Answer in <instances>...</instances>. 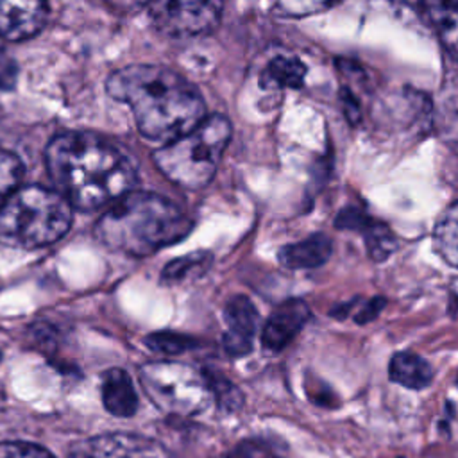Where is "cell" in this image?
Returning a JSON list of instances; mask_svg holds the SVG:
<instances>
[{"instance_id": "1", "label": "cell", "mask_w": 458, "mask_h": 458, "mask_svg": "<svg viewBox=\"0 0 458 458\" xmlns=\"http://www.w3.org/2000/svg\"><path fill=\"white\" fill-rule=\"evenodd\" d=\"M45 161L54 190L81 211L114 204L138 182L131 157L88 131L55 134L47 145Z\"/></svg>"}, {"instance_id": "2", "label": "cell", "mask_w": 458, "mask_h": 458, "mask_svg": "<svg viewBox=\"0 0 458 458\" xmlns=\"http://www.w3.org/2000/svg\"><path fill=\"white\" fill-rule=\"evenodd\" d=\"M106 91L132 111L143 138L170 143L195 129L208 114L200 91L161 64H127L106 81Z\"/></svg>"}, {"instance_id": "3", "label": "cell", "mask_w": 458, "mask_h": 458, "mask_svg": "<svg viewBox=\"0 0 458 458\" xmlns=\"http://www.w3.org/2000/svg\"><path fill=\"white\" fill-rule=\"evenodd\" d=\"M190 231L191 220L175 202L136 190L111 204L95 224V238L102 245L134 258L154 254Z\"/></svg>"}, {"instance_id": "4", "label": "cell", "mask_w": 458, "mask_h": 458, "mask_svg": "<svg viewBox=\"0 0 458 458\" xmlns=\"http://www.w3.org/2000/svg\"><path fill=\"white\" fill-rule=\"evenodd\" d=\"M72 218L73 208L59 191L20 186L0 208V243L14 249L50 245L68 233Z\"/></svg>"}, {"instance_id": "5", "label": "cell", "mask_w": 458, "mask_h": 458, "mask_svg": "<svg viewBox=\"0 0 458 458\" xmlns=\"http://www.w3.org/2000/svg\"><path fill=\"white\" fill-rule=\"evenodd\" d=\"M231 132L224 114L206 116L184 136L154 150V163L168 181L188 190L204 188L218 170Z\"/></svg>"}, {"instance_id": "6", "label": "cell", "mask_w": 458, "mask_h": 458, "mask_svg": "<svg viewBox=\"0 0 458 458\" xmlns=\"http://www.w3.org/2000/svg\"><path fill=\"white\" fill-rule=\"evenodd\" d=\"M140 383L161 411L175 417L199 415L215 401L206 374L179 361L141 365Z\"/></svg>"}, {"instance_id": "7", "label": "cell", "mask_w": 458, "mask_h": 458, "mask_svg": "<svg viewBox=\"0 0 458 458\" xmlns=\"http://www.w3.org/2000/svg\"><path fill=\"white\" fill-rule=\"evenodd\" d=\"M150 23L168 38H191L213 30L222 16L218 2L163 0L147 5Z\"/></svg>"}, {"instance_id": "8", "label": "cell", "mask_w": 458, "mask_h": 458, "mask_svg": "<svg viewBox=\"0 0 458 458\" xmlns=\"http://www.w3.org/2000/svg\"><path fill=\"white\" fill-rule=\"evenodd\" d=\"M68 458H170V454L150 438L111 433L79 442Z\"/></svg>"}, {"instance_id": "9", "label": "cell", "mask_w": 458, "mask_h": 458, "mask_svg": "<svg viewBox=\"0 0 458 458\" xmlns=\"http://www.w3.org/2000/svg\"><path fill=\"white\" fill-rule=\"evenodd\" d=\"M225 333L222 344L227 354L245 356L252 351V342L258 331V310L245 295H234L224 308Z\"/></svg>"}, {"instance_id": "10", "label": "cell", "mask_w": 458, "mask_h": 458, "mask_svg": "<svg viewBox=\"0 0 458 458\" xmlns=\"http://www.w3.org/2000/svg\"><path fill=\"white\" fill-rule=\"evenodd\" d=\"M48 20V5L39 0H0V38L23 41L36 36Z\"/></svg>"}, {"instance_id": "11", "label": "cell", "mask_w": 458, "mask_h": 458, "mask_svg": "<svg viewBox=\"0 0 458 458\" xmlns=\"http://www.w3.org/2000/svg\"><path fill=\"white\" fill-rule=\"evenodd\" d=\"M310 318V308L301 299H290L279 304L261 331V344L265 349L277 352L283 351L304 327Z\"/></svg>"}, {"instance_id": "12", "label": "cell", "mask_w": 458, "mask_h": 458, "mask_svg": "<svg viewBox=\"0 0 458 458\" xmlns=\"http://www.w3.org/2000/svg\"><path fill=\"white\" fill-rule=\"evenodd\" d=\"M336 227L347 229V231H360L365 240V247L369 256L374 261H383L386 259L397 247L395 236L390 231L388 225L369 218L356 208H347L342 209L335 220Z\"/></svg>"}, {"instance_id": "13", "label": "cell", "mask_w": 458, "mask_h": 458, "mask_svg": "<svg viewBox=\"0 0 458 458\" xmlns=\"http://www.w3.org/2000/svg\"><path fill=\"white\" fill-rule=\"evenodd\" d=\"M333 252L331 240L322 234H311L301 242L288 243L279 249L277 259L283 267L292 270H306V268H317L324 265Z\"/></svg>"}, {"instance_id": "14", "label": "cell", "mask_w": 458, "mask_h": 458, "mask_svg": "<svg viewBox=\"0 0 458 458\" xmlns=\"http://www.w3.org/2000/svg\"><path fill=\"white\" fill-rule=\"evenodd\" d=\"M102 403L114 417H131L138 410V395L123 369H111L102 377Z\"/></svg>"}, {"instance_id": "15", "label": "cell", "mask_w": 458, "mask_h": 458, "mask_svg": "<svg viewBox=\"0 0 458 458\" xmlns=\"http://www.w3.org/2000/svg\"><path fill=\"white\" fill-rule=\"evenodd\" d=\"M388 376L394 383L404 388L422 390L431 383L433 369L422 356L410 351H401L390 358Z\"/></svg>"}, {"instance_id": "16", "label": "cell", "mask_w": 458, "mask_h": 458, "mask_svg": "<svg viewBox=\"0 0 458 458\" xmlns=\"http://www.w3.org/2000/svg\"><path fill=\"white\" fill-rule=\"evenodd\" d=\"M422 7L447 52L458 59V2H429Z\"/></svg>"}, {"instance_id": "17", "label": "cell", "mask_w": 458, "mask_h": 458, "mask_svg": "<svg viewBox=\"0 0 458 458\" xmlns=\"http://www.w3.org/2000/svg\"><path fill=\"white\" fill-rule=\"evenodd\" d=\"M306 79V64L293 55H277L261 73V88H301Z\"/></svg>"}, {"instance_id": "18", "label": "cell", "mask_w": 458, "mask_h": 458, "mask_svg": "<svg viewBox=\"0 0 458 458\" xmlns=\"http://www.w3.org/2000/svg\"><path fill=\"white\" fill-rule=\"evenodd\" d=\"M433 243L438 256L458 268V202L451 204L438 218L433 233Z\"/></svg>"}, {"instance_id": "19", "label": "cell", "mask_w": 458, "mask_h": 458, "mask_svg": "<svg viewBox=\"0 0 458 458\" xmlns=\"http://www.w3.org/2000/svg\"><path fill=\"white\" fill-rule=\"evenodd\" d=\"M213 256L208 250L190 252L177 259H172L161 272V279L166 283H184L200 277L211 267Z\"/></svg>"}, {"instance_id": "20", "label": "cell", "mask_w": 458, "mask_h": 458, "mask_svg": "<svg viewBox=\"0 0 458 458\" xmlns=\"http://www.w3.org/2000/svg\"><path fill=\"white\" fill-rule=\"evenodd\" d=\"M23 165L16 154L0 148V208L20 188Z\"/></svg>"}, {"instance_id": "21", "label": "cell", "mask_w": 458, "mask_h": 458, "mask_svg": "<svg viewBox=\"0 0 458 458\" xmlns=\"http://www.w3.org/2000/svg\"><path fill=\"white\" fill-rule=\"evenodd\" d=\"M145 344L148 349L161 352V354H179L195 345L193 338L181 335V333H174V331L152 333V335L145 336Z\"/></svg>"}, {"instance_id": "22", "label": "cell", "mask_w": 458, "mask_h": 458, "mask_svg": "<svg viewBox=\"0 0 458 458\" xmlns=\"http://www.w3.org/2000/svg\"><path fill=\"white\" fill-rule=\"evenodd\" d=\"M206 379L209 383L215 401H218L220 406H224L225 410H238L242 406L243 399H242L240 390L234 385H231L225 377L213 376V374L206 372Z\"/></svg>"}, {"instance_id": "23", "label": "cell", "mask_w": 458, "mask_h": 458, "mask_svg": "<svg viewBox=\"0 0 458 458\" xmlns=\"http://www.w3.org/2000/svg\"><path fill=\"white\" fill-rule=\"evenodd\" d=\"M0 458H54L47 449L29 442H2Z\"/></svg>"}, {"instance_id": "24", "label": "cell", "mask_w": 458, "mask_h": 458, "mask_svg": "<svg viewBox=\"0 0 458 458\" xmlns=\"http://www.w3.org/2000/svg\"><path fill=\"white\" fill-rule=\"evenodd\" d=\"M18 79V66L14 59L0 52V89H13Z\"/></svg>"}, {"instance_id": "25", "label": "cell", "mask_w": 458, "mask_h": 458, "mask_svg": "<svg viewBox=\"0 0 458 458\" xmlns=\"http://www.w3.org/2000/svg\"><path fill=\"white\" fill-rule=\"evenodd\" d=\"M229 458H284V456L276 454L256 442H245L243 445L234 449V453Z\"/></svg>"}, {"instance_id": "26", "label": "cell", "mask_w": 458, "mask_h": 458, "mask_svg": "<svg viewBox=\"0 0 458 458\" xmlns=\"http://www.w3.org/2000/svg\"><path fill=\"white\" fill-rule=\"evenodd\" d=\"M383 306H385V299H381V297L369 301V302L363 306V310H361V311L356 315V322H360V324H365V322H369V320L376 318V317H377V313L381 311V308H383Z\"/></svg>"}, {"instance_id": "27", "label": "cell", "mask_w": 458, "mask_h": 458, "mask_svg": "<svg viewBox=\"0 0 458 458\" xmlns=\"http://www.w3.org/2000/svg\"><path fill=\"white\" fill-rule=\"evenodd\" d=\"M454 293H456V301H458V281L454 283Z\"/></svg>"}, {"instance_id": "28", "label": "cell", "mask_w": 458, "mask_h": 458, "mask_svg": "<svg viewBox=\"0 0 458 458\" xmlns=\"http://www.w3.org/2000/svg\"><path fill=\"white\" fill-rule=\"evenodd\" d=\"M456 385H458V381H456Z\"/></svg>"}, {"instance_id": "29", "label": "cell", "mask_w": 458, "mask_h": 458, "mask_svg": "<svg viewBox=\"0 0 458 458\" xmlns=\"http://www.w3.org/2000/svg\"><path fill=\"white\" fill-rule=\"evenodd\" d=\"M399 458H401V456H399Z\"/></svg>"}]
</instances>
